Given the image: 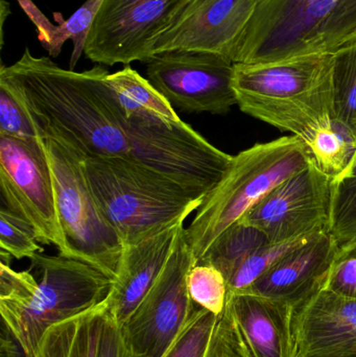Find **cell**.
<instances>
[{"label": "cell", "mask_w": 356, "mask_h": 357, "mask_svg": "<svg viewBox=\"0 0 356 357\" xmlns=\"http://www.w3.org/2000/svg\"><path fill=\"white\" fill-rule=\"evenodd\" d=\"M43 142L66 243L65 257L86 262L115 280L125 245L94 199L86 175L85 156L64 142Z\"/></svg>", "instance_id": "obj_6"}, {"label": "cell", "mask_w": 356, "mask_h": 357, "mask_svg": "<svg viewBox=\"0 0 356 357\" xmlns=\"http://www.w3.org/2000/svg\"><path fill=\"white\" fill-rule=\"evenodd\" d=\"M332 52L334 119L356 137V40Z\"/></svg>", "instance_id": "obj_23"}, {"label": "cell", "mask_w": 356, "mask_h": 357, "mask_svg": "<svg viewBox=\"0 0 356 357\" xmlns=\"http://www.w3.org/2000/svg\"><path fill=\"white\" fill-rule=\"evenodd\" d=\"M311 161L307 144L293 135L256 144L233 156L225 175L203 199L192 224L185 229L196 264L222 233Z\"/></svg>", "instance_id": "obj_5"}, {"label": "cell", "mask_w": 356, "mask_h": 357, "mask_svg": "<svg viewBox=\"0 0 356 357\" xmlns=\"http://www.w3.org/2000/svg\"><path fill=\"white\" fill-rule=\"evenodd\" d=\"M18 1L24 12L26 13L27 16L31 19L33 24L37 27L40 42L48 52L50 46H52V41H54L56 27L58 26L52 24L31 0H18Z\"/></svg>", "instance_id": "obj_34"}, {"label": "cell", "mask_w": 356, "mask_h": 357, "mask_svg": "<svg viewBox=\"0 0 356 357\" xmlns=\"http://www.w3.org/2000/svg\"><path fill=\"white\" fill-rule=\"evenodd\" d=\"M0 248L17 259L43 252L33 227L4 206L0 208Z\"/></svg>", "instance_id": "obj_29"}, {"label": "cell", "mask_w": 356, "mask_h": 357, "mask_svg": "<svg viewBox=\"0 0 356 357\" xmlns=\"http://www.w3.org/2000/svg\"><path fill=\"white\" fill-rule=\"evenodd\" d=\"M295 314L284 301L228 294L223 319L231 357H298Z\"/></svg>", "instance_id": "obj_15"}, {"label": "cell", "mask_w": 356, "mask_h": 357, "mask_svg": "<svg viewBox=\"0 0 356 357\" xmlns=\"http://www.w3.org/2000/svg\"><path fill=\"white\" fill-rule=\"evenodd\" d=\"M194 266L183 228L160 276L123 325L136 356L162 357L198 310L187 287L188 274Z\"/></svg>", "instance_id": "obj_8"}, {"label": "cell", "mask_w": 356, "mask_h": 357, "mask_svg": "<svg viewBox=\"0 0 356 357\" xmlns=\"http://www.w3.org/2000/svg\"><path fill=\"white\" fill-rule=\"evenodd\" d=\"M189 0H104L92 23L84 54L113 66L152 58L155 40Z\"/></svg>", "instance_id": "obj_11"}, {"label": "cell", "mask_w": 356, "mask_h": 357, "mask_svg": "<svg viewBox=\"0 0 356 357\" xmlns=\"http://www.w3.org/2000/svg\"><path fill=\"white\" fill-rule=\"evenodd\" d=\"M315 165L332 178L348 167L356 150V137L346 128L334 123L316 134L307 146Z\"/></svg>", "instance_id": "obj_24"}, {"label": "cell", "mask_w": 356, "mask_h": 357, "mask_svg": "<svg viewBox=\"0 0 356 357\" xmlns=\"http://www.w3.org/2000/svg\"><path fill=\"white\" fill-rule=\"evenodd\" d=\"M269 243L265 234L255 227L238 222L222 233L196 264L217 268L230 280L240 264L259 248Z\"/></svg>", "instance_id": "obj_22"}, {"label": "cell", "mask_w": 356, "mask_h": 357, "mask_svg": "<svg viewBox=\"0 0 356 357\" xmlns=\"http://www.w3.org/2000/svg\"><path fill=\"white\" fill-rule=\"evenodd\" d=\"M328 231L340 245L356 238V150L348 167L332 178Z\"/></svg>", "instance_id": "obj_25"}, {"label": "cell", "mask_w": 356, "mask_h": 357, "mask_svg": "<svg viewBox=\"0 0 356 357\" xmlns=\"http://www.w3.org/2000/svg\"><path fill=\"white\" fill-rule=\"evenodd\" d=\"M342 0H259L235 63H265L321 52L322 35Z\"/></svg>", "instance_id": "obj_10"}, {"label": "cell", "mask_w": 356, "mask_h": 357, "mask_svg": "<svg viewBox=\"0 0 356 357\" xmlns=\"http://www.w3.org/2000/svg\"><path fill=\"white\" fill-rule=\"evenodd\" d=\"M355 40L356 0H342L324 29L321 52H334Z\"/></svg>", "instance_id": "obj_31"}, {"label": "cell", "mask_w": 356, "mask_h": 357, "mask_svg": "<svg viewBox=\"0 0 356 357\" xmlns=\"http://www.w3.org/2000/svg\"><path fill=\"white\" fill-rule=\"evenodd\" d=\"M318 233V232H316ZM316 233L304 235L291 241L280 243H268L253 252L235 271L228 281V294L246 291L253 283L256 282L268 271L271 270L286 254L305 241L311 239Z\"/></svg>", "instance_id": "obj_26"}, {"label": "cell", "mask_w": 356, "mask_h": 357, "mask_svg": "<svg viewBox=\"0 0 356 357\" xmlns=\"http://www.w3.org/2000/svg\"><path fill=\"white\" fill-rule=\"evenodd\" d=\"M332 178L314 161L270 191L240 222L261 230L270 243L330 228Z\"/></svg>", "instance_id": "obj_13"}, {"label": "cell", "mask_w": 356, "mask_h": 357, "mask_svg": "<svg viewBox=\"0 0 356 357\" xmlns=\"http://www.w3.org/2000/svg\"><path fill=\"white\" fill-rule=\"evenodd\" d=\"M115 98L125 112V117H156L167 123L181 121L173 110V105L137 71L129 65L107 77Z\"/></svg>", "instance_id": "obj_20"}, {"label": "cell", "mask_w": 356, "mask_h": 357, "mask_svg": "<svg viewBox=\"0 0 356 357\" xmlns=\"http://www.w3.org/2000/svg\"><path fill=\"white\" fill-rule=\"evenodd\" d=\"M98 357H137L132 351L125 339L123 326L109 314L107 308L100 333Z\"/></svg>", "instance_id": "obj_33"}, {"label": "cell", "mask_w": 356, "mask_h": 357, "mask_svg": "<svg viewBox=\"0 0 356 357\" xmlns=\"http://www.w3.org/2000/svg\"><path fill=\"white\" fill-rule=\"evenodd\" d=\"M185 220L182 218L138 243L125 245L118 274L106 304L109 314L121 326L160 276Z\"/></svg>", "instance_id": "obj_18"}, {"label": "cell", "mask_w": 356, "mask_h": 357, "mask_svg": "<svg viewBox=\"0 0 356 357\" xmlns=\"http://www.w3.org/2000/svg\"><path fill=\"white\" fill-rule=\"evenodd\" d=\"M324 289L356 299V238L339 248Z\"/></svg>", "instance_id": "obj_30"}, {"label": "cell", "mask_w": 356, "mask_h": 357, "mask_svg": "<svg viewBox=\"0 0 356 357\" xmlns=\"http://www.w3.org/2000/svg\"><path fill=\"white\" fill-rule=\"evenodd\" d=\"M85 169L100 211L125 247L187 218L203 202L125 156L85 157Z\"/></svg>", "instance_id": "obj_4"}, {"label": "cell", "mask_w": 356, "mask_h": 357, "mask_svg": "<svg viewBox=\"0 0 356 357\" xmlns=\"http://www.w3.org/2000/svg\"><path fill=\"white\" fill-rule=\"evenodd\" d=\"M232 85L242 112L292 133L307 146L336 123L332 52L234 63Z\"/></svg>", "instance_id": "obj_3"}, {"label": "cell", "mask_w": 356, "mask_h": 357, "mask_svg": "<svg viewBox=\"0 0 356 357\" xmlns=\"http://www.w3.org/2000/svg\"><path fill=\"white\" fill-rule=\"evenodd\" d=\"M106 304L50 327L33 357H98Z\"/></svg>", "instance_id": "obj_19"}, {"label": "cell", "mask_w": 356, "mask_h": 357, "mask_svg": "<svg viewBox=\"0 0 356 357\" xmlns=\"http://www.w3.org/2000/svg\"><path fill=\"white\" fill-rule=\"evenodd\" d=\"M0 137L29 140L37 138L31 119L6 86L0 84Z\"/></svg>", "instance_id": "obj_32"}, {"label": "cell", "mask_w": 356, "mask_h": 357, "mask_svg": "<svg viewBox=\"0 0 356 357\" xmlns=\"http://www.w3.org/2000/svg\"><path fill=\"white\" fill-rule=\"evenodd\" d=\"M234 63L211 52L169 50L146 63V79L173 106L187 113L226 114L238 105Z\"/></svg>", "instance_id": "obj_12"}, {"label": "cell", "mask_w": 356, "mask_h": 357, "mask_svg": "<svg viewBox=\"0 0 356 357\" xmlns=\"http://www.w3.org/2000/svg\"><path fill=\"white\" fill-rule=\"evenodd\" d=\"M125 132V157L173 181L196 199H204L215 188L233 158L183 121L132 116Z\"/></svg>", "instance_id": "obj_7"}, {"label": "cell", "mask_w": 356, "mask_h": 357, "mask_svg": "<svg viewBox=\"0 0 356 357\" xmlns=\"http://www.w3.org/2000/svg\"><path fill=\"white\" fill-rule=\"evenodd\" d=\"M102 66L77 73L25 48L20 60L1 65L6 86L31 119L41 139L72 146L85 157L125 156L127 117Z\"/></svg>", "instance_id": "obj_1"}, {"label": "cell", "mask_w": 356, "mask_h": 357, "mask_svg": "<svg viewBox=\"0 0 356 357\" xmlns=\"http://www.w3.org/2000/svg\"><path fill=\"white\" fill-rule=\"evenodd\" d=\"M298 357H356V299L322 289L294 318Z\"/></svg>", "instance_id": "obj_17"}, {"label": "cell", "mask_w": 356, "mask_h": 357, "mask_svg": "<svg viewBox=\"0 0 356 357\" xmlns=\"http://www.w3.org/2000/svg\"><path fill=\"white\" fill-rule=\"evenodd\" d=\"M31 270L0 262V314L25 357H33L46 331L105 305L114 279L81 260L38 253Z\"/></svg>", "instance_id": "obj_2"}, {"label": "cell", "mask_w": 356, "mask_h": 357, "mask_svg": "<svg viewBox=\"0 0 356 357\" xmlns=\"http://www.w3.org/2000/svg\"><path fill=\"white\" fill-rule=\"evenodd\" d=\"M162 357H231L223 314L199 307Z\"/></svg>", "instance_id": "obj_21"}, {"label": "cell", "mask_w": 356, "mask_h": 357, "mask_svg": "<svg viewBox=\"0 0 356 357\" xmlns=\"http://www.w3.org/2000/svg\"><path fill=\"white\" fill-rule=\"evenodd\" d=\"M339 248L330 231H320L286 254L242 293L286 302L297 312L323 289Z\"/></svg>", "instance_id": "obj_16"}, {"label": "cell", "mask_w": 356, "mask_h": 357, "mask_svg": "<svg viewBox=\"0 0 356 357\" xmlns=\"http://www.w3.org/2000/svg\"><path fill=\"white\" fill-rule=\"evenodd\" d=\"M259 0H189L152 45L169 50L211 52L235 63Z\"/></svg>", "instance_id": "obj_14"}, {"label": "cell", "mask_w": 356, "mask_h": 357, "mask_svg": "<svg viewBox=\"0 0 356 357\" xmlns=\"http://www.w3.org/2000/svg\"><path fill=\"white\" fill-rule=\"evenodd\" d=\"M10 3L6 0H0V25H1V29H0V33H1V38H0V41H1V47L3 45V26H4V21H6V17L10 15Z\"/></svg>", "instance_id": "obj_35"}, {"label": "cell", "mask_w": 356, "mask_h": 357, "mask_svg": "<svg viewBox=\"0 0 356 357\" xmlns=\"http://www.w3.org/2000/svg\"><path fill=\"white\" fill-rule=\"evenodd\" d=\"M190 298L199 307L221 316L227 303L228 285L217 268L207 264H196L187 278Z\"/></svg>", "instance_id": "obj_28"}, {"label": "cell", "mask_w": 356, "mask_h": 357, "mask_svg": "<svg viewBox=\"0 0 356 357\" xmlns=\"http://www.w3.org/2000/svg\"><path fill=\"white\" fill-rule=\"evenodd\" d=\"M104 0H86L85 3L77 8L72 16L68 20H64L59 14L54 16L56 20H60L56 25V35H54V41L50 46L48 52L52 58H56L60 54L63 44L67 40H71L73 44L72 54H71L70 63H69V69L75 70L82 54L85 50L86 41H87L88 35H89L90 29L92 23L95 19L96 14L100 10Z\"/></svg>", "instance_id": "obj_27"}, {"label": "cell", "mask_w": 356, "mask_h": 357, "mask_svg": "<svg viewBox=\"0 0 356 357\" xmlns=\"http://www.w3.org/2000/svg\"><path fill=\"white\" fill-rule=\"evenodd\" d=\"M0 190L2 206L29 222L40 243L56 245L66 256L43 139L0 137Z\"/></svg>", "instance_id": "obj_9"}]
</instances>
